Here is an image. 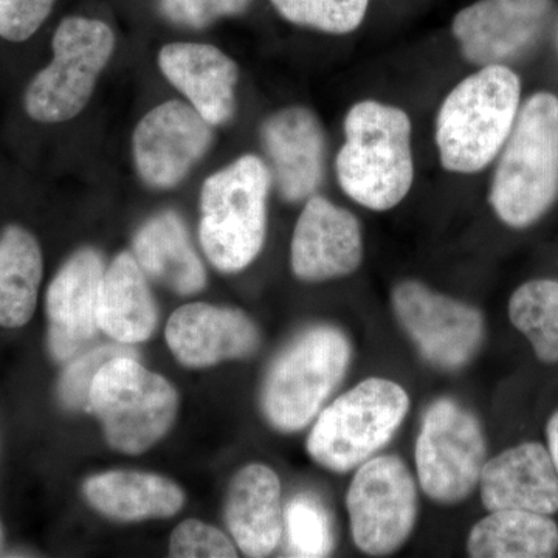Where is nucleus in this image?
I'll list each match as a JSON object with an SVG mask.
<instances>
[{
    "instance_id": "obj_1",
    "label": "nucleus",
    "mask_w": 558,
    "mask_h": 558,
    "mask_svg": "<svg viewBox=\"0 0 558 558\" xmlns=\"http://www.w3.org/2000/svg\"><path fill=\"white\" fill-rule=\"evenodd\" d=\"M343 131L336 161L343 193L373 211L398 207L414 182L409 113L376 100L359 101L348 110Z\"/></svg>"
},
{
    "instance_id": "obj_2",
    "label": "nucleus",
    "mask_w": 558,
    "mask_h": 558,
    "mask_svg": "<svg viewBox=\"0 0 558 558\" xmlns=\"http://www.w3.org/2000/svg\"><path fill=\"white\" fill-rule=\"evenodd\" d=\"M558 201V97L537 92L520 106L501 153L488 204L510 229L537 223Z\"/></svg>"
},
{
    "instance_id": "obj_3",
    "label": "nucleus",
    "mask_w": 558,
    "mask_h": 558,
    "mask_svg": "<svg viewBox=\"0 0 558 558\" xmlns=\"http://www.w3.org/2000/svg\"><path fill=\"white\" fill-rule=\"evenodd\" d=\"M521 106L520 76L508 65H486L447 95L436 117L444 170L476 174L501 153Z\"/></svg>"
},
{
    "instance_id": "obj_4",
    "label": "nucleus",
    "mask_w": 558,
    "mask_h": 558,
    "mask_svg": "<svg viewBox=\"0 0 558 558\" xmlns=\"http://www.w3.org/2000/svg\"><path fill=\"white\" fill-rule=\"evenodd\" d=\"M271 174L259 157L247 154L209 175L201 193V244L209 263L234 274L263 250Z\"/></svg>"
},
{
    "instance_id": "obj_5",
    "label": "nucleus",
    "mask_w": 558,
    "mask_h": 558,
    "mask_svg": "<svg viewBox=\"0 0 558 558\" xmlns=\"http://www.w3.org/2000/svg\"><path fill=\"white\" fill-rule=\"evenodd\" d=\"M409 410L405 389L396 381L369 377L319 413L307 451L332 472L357 469L387 446Z\"/></svg>"
},
{
    "instance_id": "obj_6",
    "label": "nucleus",
    "mask_w": 558,
    "mask_h": 558,
    "mask_svg": "<svg viewBox=\"0 0 558 558\" xmlns=\"http://www.w3.org/2000/svg\"><path fill=\"white\" fill-rule=\"evenodd\" d=\"M351 362V343L333 326H315L282 352L267 374L263 410L275 428L296 432L310 425Z\"/></svg>"
},
{
    "instance_id": "obj_7",
    "label": "nucleus",
    "mask_w": 558,
    "mask_h": 558,
    "mask_svg": "<svg viewBox=\"0 0 558 558\" xmlns=\"http://www.w3.org/2000/svg\"><path fill=\"white\" fill-rule=\"evenodd\" d=\"M116 47L112 28L102 21L69 16L51 39L53 60L25 90L28 117L39 123H64L86 108L98 76Z\"/></svg>"
},
{
    "instance_id": "obj_8",
    "label": "nucleus",
    "mask_w": 558,
    "mask_h": 558,
    "mask_svg": "<svg viewBox=\"0 0 558 558\" xmlns=\"http://www.w3.org/2000/svg\"><path fill=\"white\" fill-rule=\"evenodd\" d=\"M89 405L113 449L138 454L163 438L178 413V395L134 357L109 360L92 384Z\"/></svg>"
},
{
    "instance_id": "obj_9",
    "label": "nucleus",
    "mask_w": 558,
    "mask_h": 558,
    "mask_svg": "<svg viewBox=\"0 0 558 558\" xmlns=\"http://www.w3.org/2000/svg\"><path fill=\"white\" fill-rule=\"evenodd\" d=\"M486 451L475 414L457 400H436L422 421L414 451L422 490L440 505L464 501L480 484Z\"/></svg>"
},
{
    "instance_id": "obj_10",
    "label": "nucleus",
    "mask_w": 558,
    "mask_h": 558,
    "mask_svg": "<svg viewBox=\"0 0 558 558\" xmlns=\"http://www.w3.org/2000/svg\"><path fill=\"white\" fill-rule=\"evenodd\" d=\"M347 508L355 546L368 556H389L409 539L416 523V481L402 459L371 458L351 481Z\"/></svg>"
},
{
    "instance_id": "obj_11",
    "label": "nucleus",
    "mask_w": 558,
    "mask_h": 558,
    "mask_svg": "<svg viewBox=\"0 0 558 558\" xmlns=\"http://www.w3.org/2000/svg\"><path fill=\"white\" fill-rule=\"evenodd\" d=\"M391 300L400 326L432 365L459 369L480 351L484 318L476 307L414 279L399 282Z\"/></svg>"
},
{
    "instance_id": "obj_12",
    "label": "nucleus",
    "mask_w": 558,
    "mask_h": 558,
    "mask_svg": "<svg viewBox=\"0 0 558 558\" xmlns=\"http://www.w3.org/2000/svg\"><path fill=\"white\" fill-rule=\"evenodd\" d=\"M554 0H476L451 22L470 64L508 65L529 53L548 31Z\"/></svg>"
},
{
    "instance_id": "obj_13",
    "label": "nucleus",
    "mask_w": 558,
    "mask_h": 558,
    "mask_svg": "<svg viewBox=\"0 0 558 558\" xmlns=\"http://www.w3.org/2000/svg\"><path fill=\"white\" fill-rule=\"evenodd\" d=\"M211 124L191 105L167 101L146 113L134 131L132 153L140 178L154 189H172L211 145Z\"/></svg>"
},
{
    "instance_id": "obj_14",
    "label": "nucleus",
    "mask_w": 558,
    "mask_h": 558,
    "mask_svg": "<svg viewBox=\"0 0 558 558\" xmlns=\"http://www.w3.org/2000/svg\"><path fill=\"white\" fill-rule=\"evenodd\" d=\"M362 260L359 219L326 197H310L296 220L290 247L295 277L310 282L344 278L354 274Z\"/></svg>"
},
{
    "instance_id": "obj_15",
    "label": "nucleus",
    "mask_w": 558,
    "mask_h": 558,
    "mask_svg": "<svg viewBox=\"0 0 558 558\" xmlns=\"http://www.w3.org/2000/svg\"><path fill=\"white\" fill-rule=\"evenodd\" d=\"M260 140L282 199L314 196L325 178L326 157L325 130L317 113L304 106L279 109L263 121Z\"/></svg>"
},
{
    "instance_id": "obj_16",
    "label": "nucleus",
    "mask_w": 558,
    "mask_h": 558,
    "mask_svg": "<svg viewBox=\"0 0 558 558\" xmlns=\"http://www.w3.org/2000/svg\"><path fill=\"white\" fill-rule=\"evenodd\" d=\"M105 263L97 250L83 248L61 267L47 292L49 347L54 359L68 360L90 343L98 326V299Z\"/></svg>"
},
{
    "instance_id": "obj_17",
    "label": "nucleus",
    "mask_w": 558,
    "mask_h": 558,
    "mask_svg": "<svg viewBox=\"0 0 558 558\" xmlns=\"http://www.w3.org/2000/svg\"><path fill=\"white\" fill-rule=\"evenodd\" d=\"M478 486L488 512L526 510L549 517L558 512V472L549 450L539 442H523L492 458Z\"/></svg>"
},
{
    "instance_id": "obj_18",
    "label": "nucleus",
    "mask_w": 558,
    "mask_h": 558,
    "mask_svg": "<svg viewBox=\"0 0 558 558\" xmlns=\"http://www.w3.org/2000/svg\"><path fill=\"white\" fill-rule=\"evenodd\" d=\"M167 341L180 363L204 368L222 360L248 357L259 347V332L244 312L197 303L172 314Z\"/></svg>"
},
{
    "instance_id": "obj_19",
    "label": "nucleus",
    "mask_w": 558,
    "mask_h": 558,
    "mask_svg": "<svg viewBox=\"0 0 558 558\" xmlns=\"http://www.w3.org/2000/svg\"><path fill=\"white\" fill-rule=\"evenodd\" d=\"M159 68L211 126L233 119L240 69L222 50L208 44H168L160 50Z\"/></svg>"
},
{
    "instance_id": "obj_20",
    "label": "nucleus",
    "mask_w": 558,
    "mask_h": 558,
    "mask_svg": "<svg viewBox=\"0 0 558 558\" xmlns=\"http://www.w3.org/2000/svg\"><path fill=\"white\" fill-rule=\"evenodd\" d=\"M226 513L231 535L245 556H270L284 534L277 473L264 464L242 469L231 481Z\"/></svg>"
},
{
    "instance_id": "obj_21",
    "label": "nucleus",
    "mask_w": 558,
    "mask_h": 558,
    "mask_svg": "<svg viewBox=\"0 0 558 558\" xmlns=\"http://www.w3.org/2000/svg\"><path fill=\"white\" fill-rule=\"evenodd\" d=\"M134 258L145 275L180 295H193L207 284L204 264L194 252L185 223L175 213L154 216L138 230Z\"/></svg>"
},
{
    "instance_id": "obj_22",
    "label": "nucleus",
    "mask_w": 558,
    "mask_h": 558,
    "mask_svg": "<svg viewBox=\"0 0 558 558\" xmlns=\"http://www.w3.org/2000/svg\"><path fill=\"white\" fill-rule=\"evenodd\" d=\"M97 315L100 329L120 343H142L153 336L156 303L145 271L131 253H120L106 270Z\"/></svg>"
},
{
    "instance_id": "obj_23",
    "label": "nucleus",
    "mask_w": 558,
    "mask_h": 558,
    "mask_svg": "<svg viewBox=\"0 0 558 558\" xmlns=\"http://www.w3.org/2000/svg\"><path fill=\"white\" fill-rule=\"evenodd\" d=\"M95 509L120 521L167 519L182 509L183 492L163 476L140 472H108L84 487Z\"/></svg>"
},
{
    "instance_id": "obj_24",
    "label": "nucleus",
    "mask_w": 558,
    "mask_h": 558,
    "mask_svg": "<svg viewBox=\"0 0 558 558\" xmlns=\"http://www.w3.org/2000/svg\"><path fill=\"white\" fill-rule=\"evenodd\" d=\"M558 550V524L526 510H495L470 531L468 553L475 558H548Z\"/></svg>"
},
{
    "instance_id": "obj_25",
    "label": "nucleus",
    "mask_w": 558,
    "mask_h": 558,
    "mask_svg": "<svg viewBox=\"0 0 558 558\" xmlns=\"http://www.w3.org/2000/svg\"><path fill=\"white\" fill-rule=\"evenodd\" d=\"M43 279V253L36 238L10 226L0 234V326L21 328L35 312Z\"/></svg>"
},
{
    "instance_id": "obj_26",
    "label": "nucleus",
    "mask_w": 558,
    "mask_h": 558,
    "mask_svg": "<svg viewBox=\"0 0 558 558\" xmlns=\"http://www.w3.org/2000/svg\"><path fill=\"white\" fill-rule=\"evenodd\" d=\"M509 318L526 337L539 362L558 363V281L532 279L509 301Z\"/></svg>"
},
{
    "instance_id": "obj_27",
    "label": "nucleus",
    "mask_w": 558,
    "mask_h": 558,
    "mask_svg": "<svg viewBox=\"0 0 558 558\" xmlns=\"http://www.w3.org/2000/svg\"><path fill=\"white\" fill-rule=\"evenodd\" d=\"M290 24L328 35L357 31L368 13L369 0H270Z\"/></svg>"
},
{
    "instance_id": "obj_28",
    "label": "nucleus",
    "mask_w": 558,
    "mask_h": 558,
    "mask_svg": "<svg viewBox=\"0 0 558 558\" xmlns=\"http://www.w3.org/2000/svg\"><path fill=\"white\" fill-rule=\"evenodd\" d=\"M290 553L296 557H326L333 548V534L325 508L311 497H296L286 510Z\"/></svg>"
},
{
    "instance_id": "obj_29",
    "label": "nucleus",
    "mask_w": 558,
    "mask_h": 558,
    "mask_svg": "<svg viewBox=\"0 0 558 558\" xmlns=\"http://www.w3.org/2000/svg\"><path fill=\"white\" fill-rule=\"evenodd\" d=\"M116 357H134V351L120 347H101L81 355L65 369L60 384L62 403L69 409H83L89 403L92 384L98 371Z\"/></svg>"
},
{
    "instance_id": "obj_30",
    "label": "nucleus",
    "mask_w": 558,
    "mask_h": 558,
    "mask_svg": "<svg viewBox=\"0 0 558 558\" xmlns=\"http://www.w3.org/2000/svg\"><path fill=\"white\" fill-rule=\"evenodd\" d=\"M253 0H159L161 14L180 27L201 28L222 17L240 16Z\"/></svg>"
},
{
    "instance_id": "obj_31",
    "label": "nucleus",
    "mask_w": 558,
    "mask_h": 558,
    "mask_svg": "<svg viewBox=\"0 0 558 558\" xmlns=\"http://www.w3.org/2000/svg\"><path fill=\"white\" fill-rule=\"evenodd\" d=\"M171 556L236 557V549L229 537L218 529L197 520L183 521L171 537Z\"/></svg>"
},
{
    "instance_id": "obj_32",
    "label": "nucleus",
    "mask_w": 558,
    "mask_h": 558,
    "mask_svg": "<svg viewBox=\"0 0 558 558\" xmlns=\"http://www.w3.org/2000/svg\"><path fill=\"white\" fill-rule=\"evenodd\" d=\"M57 0H0V38L31 39L50 16Z\"/></svg>"
},
{
    "instance_id": "obj_33",
    "label": "nucleus",
    "mask_w": 558,
    "mask_h": 558,
    "mask_svg": "<svg viewBox=\"0 0 558 558\" xmlns=\"http://www.w3.org/2000/svg\"><path fill=\"white\" fill-rule=\"evenodd\" d=\"M546 436H548V450L558 472V410L549 418Z\"/></svg>"
},
{
    "instance_id": "obj_34",
    "label": "nucleus",
    "mask_w": 558,
    "mask_h": 558,
    "mask_svg": "<svg viewBox=\"0 0 558 558\" xmlns=\"http://www.w3.org/2000/svg\"><path fill=\"white\" fill-rule=\"evenodd\" d=\"M2 542H3V532H2V524H0V548H2Z\"/></svg>"
}]
</instances>
